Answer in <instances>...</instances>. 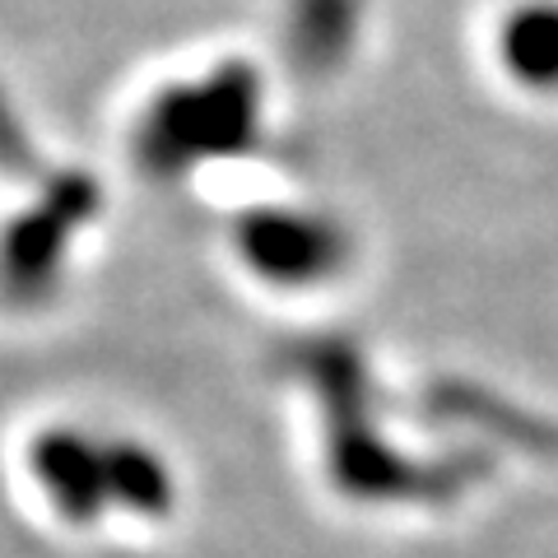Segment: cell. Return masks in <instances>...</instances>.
I'll list each match as a JSON object with an SVG mask.
<instances>
[{"instance_id": "2", "label": "cell", "mask_w": 558, "mask_h": 558, "mask_svg": "<svg viewBox=\"0 0 558 558\" xmlns=\"http://www.w3.org/2000/svg\"><path fill=\"white\" fill-rule=\"evenodd\" d=\"M242 247L260 275L284 279V284H307V279L340 266V238L307 219H252L242 233Z\"/></svg>"}, {"instance_id": "1", "label": "cell", "mask_w": 558, "mask_h": 558, "mask_svg": "<svg viewBox=\"0 0 558 558\" xmlns=\"http://www.w3.org/2000/svg\"><path fill=\"white\" fill-rule=\"evenodd\" d=\"M33 475L43 480L47 498L70 526H94L102 502H108V480H102V451L70 428H51L33 442Z\"/></svg>"}, {"instance_id": "3", "label": "cell", "mask_w": 558, "mask_h": 558, "mask_svg": "<svg viewBox=\"0 0 558 558\" xmlns=\"http://www.w3.org/2000/svg\"><path fill=\"white\" fill-rule=\"evenodd\" d=\"M102 480H108V498L140 517H159L172 508V480L163 461L135 442H117L102 451Z\"/></svg>"}]
</instances>
